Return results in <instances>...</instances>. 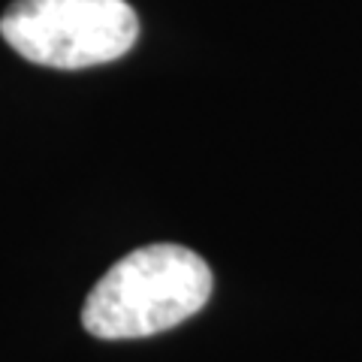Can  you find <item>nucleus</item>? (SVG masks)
<instances>
[{
	"mask_svg": "<svg viewBox=\"0 0 362 362\" xmlns=\"http://www.w3.org/2000/svg\"><path fill=\"white\" fill-rule=\"evenodd\" d=\"M214 287L211 269L181 245H148L121 257L88 293L82 326L103 341L148 338L194 317Z\"/></svg>",
	"mask_w": 362,
	"mask_h": 362,
	"instance_id": "obj_1",
	"label": "nucleus"
},
{
	"mask_svg": "<svg viewBox=\"0 0 362 362\" xmlns=\"http://www.w3.org/2000/svg\"><path fill=\"white\" fill-rule=\"evenodd\" d=\"M0 33L30 64L85 70L127 54L139 16L127 0H13Z\"/></svg>",
	"mask_w": 362,
	"mask_h": 362,
	"instance_id": "obj_2",
	"label": "nucleus"
}]
</instances>
